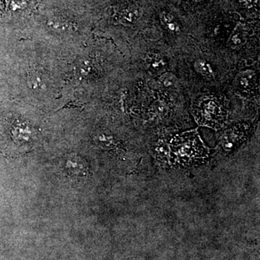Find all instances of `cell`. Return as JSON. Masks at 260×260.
I'll list each match as a JSON object with an SVG mask.
<instances>
[{"label":"cell","mask_w":260,"mask_h":260,"mask_svg":"<svg viewBox=\"0 0 260 260\" xmlns=\"http://www.w3.org/2000/svg\"><path fill=\"white\" fill-rule=\"evenodd\" d=\"M192 1L197 2V3H199V2L204 1V0H192Z\"/></svg>","instance_id":"4fadbf2b"},{"label":"cell","mask_w":260,"mask_h":260,"mask_svg":"<svg viewBox=\"0 0 260 260\" xmlns=\"http://www.w3.org/2000/svg\"><path fill=\"white\" fill-rule=\"evenodd\" d=\"M196 121L201 126L221 129L228 119V111L221 102L211 96L201 97L192 108Z\"/></svg>","instance_id":"7a4b0ae2"},{"label":"cell","mask_w":260,"mask_h":260,"mask_svg":"<svg viewBox=\"0 0 260 260\" xmlns=\"http://www.w3.org/2000/svg\"><path fill=\"white\" fill-rule=\"evenodd\" d=\"M249 128L246 124H238L225 130L219 140L222 148L228 152L236 149L246 140Z\"/></svg>","instance_id":"3957f363"},{"label":"cell","mask_w":260,"mask_h":260,"mask_svg":"<svg viewBox=\"0 0 260 260\" xmlns=\"http://www.w3.org/2000/svg\"><path fill=\"white\" fill-rule=\"evenodd\" d=\"M143 16V10L136 5H131L121 10L119 15V20L125 25L135 24Z\"/></svg>","instance_id":"8992f818"},{"label":"cell","mask_w":260,"mask_h":260,"mask_svg":"<svg viewBox=\"0 0 260 260\" xmlns=\"http://www.w3.org/2000/svg\"><path fill=\"white\" fill-rule=\"evenodd\" d=\"M160 20L162 24L172 34L178 35L181 33V27L173 15L167 12H162L160 14Z\"/></svg>","instance_id":"52a82bcc"},{"label":"cell","mask_w":260,"mask_h":260,"mask_svg":"<svg viewBox=\"0 0 260 260\" xmlns=\"http://www.w3.org/2000/svg\"><path fill=\"white\" fill-rule=\"evenodd\" d=\"M236 89L241 93L250 94L256 85V74L253 71L241 72L236 80Z\"/></svg>","instance_id":"5b68a950"},{"label":"cell","mask_w":260,"mask_h":260,"mask_svg":"<svg viewBox=\"0 0 260 260\" xmlns=\"http://www.w3.org/2000/svg\"><path fill=\"white\" fill-rule=\"evenodd\" d=\"M160 84L167 89H177L178 80L175 75L170 72H164L159 76Z\"/></svg>","instance_id":"30bf717a"},{"label":"cell","mask_w":260,"mask_h":260,"mask_svg":"<svg viewBox=\"0 0 260 260\" xmlns=\"http://www.w3.org/2000/svg\"><path fill=\"white\" fill-rule=\"evenodd\" d=\"M144 62L147 70L152 75H160L164 73L167 64L165 59L160 54L155 52L147 54Z\"/></svg>","instance_id":"277c9868"},{"label":"cell","mask_w":260,"mask_h":260,"mask_svg":"<svg viewBox=\"0 0 260 260\" xmlns=\"http://www.w3.org/2000/svg\"><path fill=\"white\" fill-rule=\"evenodd\" d=\"M246 36V31L244 28L241 26L237 27L233 34L231 35L230 39H229V45L232 47H241L245 44Z\"/></svg>","instance_id":"ba28073f"},{"label":"cell","mask_w":260,"mask_h":260,"mask_svg":"<svg viewBox=\"0 0 260 260\" xmlns=\"http://www.w3.org/2000/svg\"><path fill=\"white\" fill-rule=\"evenodd\" d=\"M28 80H29L30 87L33 89H40L45 85L43 77H42L41 74L38 73V72H35L30 74Z\"/></svg>","instance_id":"7c38bea8"},{"label":"cell","mask_w":260,"mask_h":260,"mask_svg":"<svg viewBox=\"0 0 260 260\" xmlns=\"http://www.w3.org/2000/svg\"><path fill=\"white\" fill-rule=\"evenodd\" d=\"M195 70L199 74L207 77V78H212L214 76L213 70L208 62L205 60H198L196 61L195 65Z\"/></svg>","instance_id":"9c48e42d"},{"label":"cell","mask_w":260,"mask_h":260,"mask_svg":"<svg viewBox=\"0 0 260 260\" xmlns=\"http://www.w3.org/2000/svg\"><path fill=\"white\" fill-rule=\"evenodd\" d=\"M170 150L179 163L187 165L203 161L208 153L197 130L175 136L170 142Z\"/></svg>","instance_id":"6da1fadb"},{"label":"cell","mask_w":260,"mask_h":260,"mask_svg":"<svg viewBox=\"0 0 260 260\" xmlns=\"http://www.w3.org/2000/svg\"><path fill=\"white\" fill-rule=\"evenodd\" d=\"M155 154L160 160H166L168 159V154H170V147L166 145V143L160 140L155 147Z\"/></svg>","instance_id":"8fae6325"}]
</instances>
